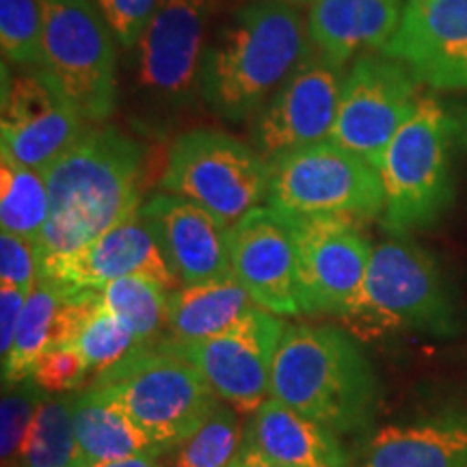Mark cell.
I'll use <instances>...</instances> for the list:
<instances>
[{"label": "cell", "mask_w": 467, "mask_h": 467, "mask_svg": "<svg viewBox=\"0 0 467 467\" xmlns=\"http://www.w3.org/2000/svg\"><path fill=\"white\" fill-rule=\"evenodd\" d=\"M145 150L115 126L91 124L46 169L50 219L39 265L74 254L141 208Z\"/></svg>", "instance_id": "obj_1"}, {"label": "cell", "mask_w": 467, "mask_h": 467, "mask_svg": "<svg viewBox=\"0 0 467 467\" xmlns=\"http://www.w3.org/2000/svg\"><path fill=\"white\" fill-rule=\"evenodd\" d=\"M312 52L307 22L290 3H251L208 42L203 102L221 119L241 124L266 107Z\"/></svg>", "instance_id": "obj_2"}, {"label": "cell", "mask_w": 467, "mask_h": 467, "mask_svg": "<svg viewBox=\"0 0 467 467\" xmlns=\"http://www.w3.org/2000/svg\"><path fill=\"white\" fill-rule=\"evenodd\" d=\"M377 375L340 329L285 325L271 372V396L334 433L370 424L379 405Z\"/></svg>", "instance_id": "obj_3"}, {"label": "cell", "mask_w": 467, "mask_h": 467, "mask_svg": "<svg viewBox=\"0 0 467 467\" xmlns=\"http://www.w3.org/2000/svg\"><path fill=\"white\" fill-rule=\"evenodd\" d=\"M457 117L435 98H420L411 119L385 151L381 171L383 225L392 236L426 230L454 200L452 154Z\"/></svg>", "instance_id": "obj_4"}, {"label": "cell", "mask_w": 467, "mask_h": 467, "mask_svg": "<svg viewBox=\"0 0 467 467\" xmlns=\"http://www.w3.org/2000/svg\"><path fill=\"white\" fill-rule=\"evenodd\" d=\"M342 318L368 327L370 334L416 331L443 337L461 329L440 266L407 236H392L372 247L364 284Z\"/></svg>", "instance_id": "obj_5"}, {"label": "cell", "mask_w": 467, "mask_h": 467, "mask_svg": "<svg viewBox=\"0 0 467 467\" xmlns=\"http://www.w3.org/2000/svg\"><path fill=\"white\" fill-rule=\"evenodd\" d=\"M89 385L124 409L162 452L182 441L221 400L202 372L167 342L137 348Z\"/></svg>", "instance_id": "obj_6"}, {"label": "cell", "mask_w": 467, "mask_h": 467, "mask_svg": "<svg viewBox=\"0 0 467 467\" xmlns=\"http://www.w3.org/2000/svg\"><path fill=\"white\" fill-rule=\"evenodd\" d=\"M268 182L271 162L254 145L213 128H195L180 134L169 150L161 189L206 208L232 230L266 202Z\"/></svg>", "instance_id": "obj_7"}, {"label": "cell", "mask_w": 467, "mask_h": 467, "mask_svg": "<svg viewBox=\"0 0 467 467\" xmlns=\"http://www.w3.org/2000/svg\"><path fill=\"white\" fill-rule=\"evenodd\" d=\"M266 202L282 217L375 219L385 206L383 178L361 156L320 141L271 161Z\"/></svg>", "instance_id": "obj_8"}, {"label": "cell", "mask_w": 467, "mask_h": 467, "mask_svg": "<svg viewBox=\"0 0 467 467\" xmlns=\"http://www.w3.org/2000/svg\"><path fill=\"white\" fill-rule=\"evenodd\" d=\"M115 42L91 0H44L42 67L87 124H102L117 107Z\"/></svg>", "instance_id": "obj_9"}, {"label": "cell", "mask_w": 467, "mask_h": 467, "mask_svg": "<svg viewBox=\"0 0 467 467\" xmlns=\"http://www.w3.org/2000/svg\"><path fill=\"white\" fill-rule=\"evenodd\" d=\"M213 0H161L137 44L134 83L148 107L184 110L202 93Z\"/></svg>", "instance_id": "obj_10"}, {"label": "cell", "mask_w": 467, "mask_h": 467, "mask_svg": "<svg viewBox=\"0 0 467 467\" xmlns=\"http://www.w3.org/2000/svg\"><path fill=\"white\" fill-rule=\"evenodd\" d=\"M418 104V80L407 66L385 55H361L344 74L329 141L381 169L389 143Z\"/></svg>", "instance_id": "obj_11"}, {"label": "cell", "mask_w": 467, "mask_h": 467, "mask_svg": "<svg viewBox=\"0 0 467 467\" xmlns=\"http://www.w3.org/2000/svg\"><path fill=\"white\" fill-rule=\"evenodd\" d=\"M285 323L255 307L223 334L200 342H171L206 379L214 394L238 413H254L271 396V372Z\"/></svg>", "instance_id": "obj_12"}, {"label": "cell", "mask_w": 467, "mask_h": 467, "mask_svg": "<svg viewBox=\"0 0 467 467\" xmlns=\"http://www.w3.org/2000/svg\"><path fill=\"white\" fill-rule=\"evenodd\" d=\"M132 275L148 277L169 292L182 288L141 208L74 254L42 262L37 282L78 296Z\"/></svg>", "instance_id": "obj_13"}, {"label": "cell", "mask_w": 467, "mask_h": 467, "mask_svg": "<svg viewBox=\"0 0 467 467\" xmlns=\"http://www.w3.org/2000/svg\"><path fill=\"white\" fill-rule=\"evenodd\" d=\"M89 126L44 67L5 78L0 151L14 161L46 173Z\"/></svg>", "instance_id": "obj_14"}, {"label": "cell", "mask_w": 467, "mask_h": 467, "mask_svg": "<svg viewBox=\"0 0 467 467\" xmlns=\"http://www.w3.org/2000/svg\"><path fill=\"white\" fill-rule=\"evenodd\" d=\"M295 232L303 314L342 317L364 284L372 247L353 223L337 217H285Z\"/></svg>", "instance_id": "obj_15"}, {"label": "cell", "mask_w": 467, "mask_h": 467, "mask_svg": "<svg viewBox=\"0 0 467 467\" xmlns=\"http://www.w3.org/2000/svg\"><path fill=\"white\" fill-rule=\"evenodd\" d=\"M344 67L317 50L254 117L251 143L271 162L288 151L329 141L336 126Z\"/></svg>", "instance_id": "obj_16"}, {"label": "cell", "mask_w": 467, "mask_h": 467, "mask_svg": "<svg viewBox=\"0 0 467 467\" xmlns=\"http://www.w3.org/2000/svg\"><path fill=\"white\" fill-rule=\"evenodd\" d=\"M381 55L407 66L418 83L467 91V0H407Z\"/></svg>", "instance_id": "obj_17"}, {"label": "cell", "mask_w": 467, "mask_h": 467, "mask_svg": "<svg viewBox=\"0 0 467 467\" xmlns=\"http://www.w3.org/2000/svg\"><path fill=\"white\" fill-rule=\"evenodd\" d=\"M234 277L255 306L275 317L303 314L296 279V243L288 219L258 206L230 230Z\"/></svg>", "instance_id": "obj_18"}, {"label": "cell", "mask_w": 467, "mask_h": 467, "mask_svg": "<svg viewBox=\"0 0 467 467\" xmlns=\"http://www.w3.org/2000/svg\"><path fill=\"white\" fill-rule=\"evenodd\" d=\"M143 217L182 285L232 277L230 227L184 197L159 192L141 203Z\"/></svg>", "instance_id": "obj_19"}, {"label": "cell", "mask_w": 467, "mask_h": 467, "mask_svg": "<svg viewBox=\"0 0 467 467\" xmlns=\"http://www.w3.org/2000/svg\"><path fill=\"white\" fill-rule=\"evenodd\" d=\"M355 467H467V402L381 426Z\"/></svg>", "instance_id": "obj_20"}, {"label": "cell", "mask_w": 467, "mask_h": 467, "mask_svg": "<svg viewBox=\"0 0 467 467\" xmlns=\"http://www.w3.org/2000/svg\"><path fill=\"white\" fill-rule=\"evenodd\" d=\"M238 459L244 465L347 467L348 454L334 431L268 396L244 426Z\"/></svg>", "instance_id": "obj_21"}, {"label": "cell", "mask_w": 467, "mask_h": 467, "mask_svg": "<svg viewBox=\"0 0 467 467\" xmlns=\"http://www.w3.org/2000/svg\"><path fill=\"white\" fill-rule=\"evenodd\" d=\"M98 306H100L98 292L66 296L50 285L37 282L26 299L14 347L3 359L5 388H16L33 379L35 368L39 366L46 353L69 347Z\"/></svg>", "instance_id": "obj_22"}, {"label": "cell", "mask_w": 467, "mask_h": 467, "mask_svg": "<svg viewBox=\"0 0 467 467\" xmlns=\"http://www.w3.org/2000/svg\"><path fill=\"white\" fill-rule=\"evenodd\" d=\"M402 0H312L307 31L314 50L336 66L381 50L399 28Z\"/></svg>", "instance_id": "obj_23"}, {"label": "cell", "mask_w": 467, "mask_h": 467, "mask_svg": "<svg viewBox=\"0 0 467 467\" xmlns=\"http://www.w3.org/2000/svg\"><path fill=\"white\" fill-rule=\"evenodd\" d=\"M258 307L236 277L213 279L169 292L167 331L171 342H200L223 334Z\"/></svg>", "instance_id": "obj_24"}, {"label": "cell", "mask_w": 467, "mask_h": 467, "mask_svg": "<svg viewBox=\"0 0 467 467\" xmlns=\"http://www.w3.org/2000/svg\"><path fill=\"white\" fill-rule=\"evenodd\" d=\"M74 433L87 467L102 461L128 459L145 452H162L130 416L96 388L74 392Z\"/></svg>", "instance_id": "obj_25"}, {"label": "cell", "mask_w": 467, "mask_h": 467, "mask_svg": "<svg viewBox=\"0 0 467 467\" xmlns=\"http://www.w3.org/2000/svg\"><path fill=\"white\" fill-rule=\"evenodd\" d=\"M50 219L46 175L0 151V227L37 247Z\"/></svg>", "instance_id": "obj_26"}, {"label": "cell", "mask_w": 467, "mask_h": 467, "mask_svg": "<svg viewBox=\"0 0 467 467\" xmlns=\"http://www.w3.org/2000/svg\"><path fill=\"white\" fill-rule=\"evenodd\" d=\"M74 392L39 400L20 452L22 467H87L74 433Z\"/></svg>", "instance_id": "obj_27"}, {"label": "cell", "mask_w": 467, "mask_h": 467, "mask_svg": "<svg viewBox=\"0 0 467 467\" xmlns=\"http://www.w3.org/2000/svg\"><path fill=\"white\" fill-rule=\"evenodd\" d=\"M244 431L238 411L219 400L182 441L161 454L162 467H227L238 459Z\"/></svg>", "instance_id": "obj_28"}, {"label": "cell", "mask_w": 467, "mask_h": 467, "mask_svg": "<svg viewBox=\"0 0 467 467\" xmlns=\"http://www.w3.org/2000/svg\"><path fill=\"white\" fill-rule=\"evenodd\" d=\"M102 306L130 327L141 347H154L167 329L169 290L148 277L115 279L98 290Z\"/></svg>", "instance_id": "obj_29"}, {"label": "cell", "mask_w": 467, "mask_h": 467, "mask_svg": "<svg viewBox=\"0 0 467 467\" xmlns=\"http://www.w3.org/2000/svg\"><path fill=\"white\" fill-rule=\"evenodd\" d=\"M72 347L85 358L93 381L98 375L107 372L109 368L117 366L134 350L141 348V344H139L130 327L119 317H115L113 312H109L100 301V306L87 320L80 334L76 336Z\"/></svg>", "instance_id": "obj_30"}, {"label": "cell", "mask_w": 467, "mask_h": 467, "mask_svg": "<svg viewBox=\"0 0 467 467\" xmlns=\"http://www.w3.org/2000/svg\"><path fill=\"white\" fill-rule=\"evenodd\" d=\"M0 46L22 67L44 63V0H0Z\"/></svg>", "instance_id": "obj_31"}, {"label": "cell", "mask_w": 467, "mask_h": 467, "mask_svg": "<svg viewBox=\"0 0 467 467\" xmlns=\"http://www.w3.org/2000/svg\"><path fill=\"white\" fill-rule=\"evenodd\" d=\"M44 396L39 394L37 383L33 379L20 383V388L11 389L3 396V405H0V454H3V465L7 467L20 459L22 446L31 429L35 411H37L39 400Z\"/></svg>", "instance_id": "obj_32"}, {"label": "cell", "mask_w": 467, "mask_h": 467, "mask_svg": "<svg viewBox=\"0 0 467 467\" xmlns=\"http://www.w3.org/2000/svg\"><path fill=\"white\" fill-rule=\"evenodd\" d=\"M91 377L89 366L83 355L72 344L46 353L39 366L35 368L33 381L39 389L48 394H67L76 392Z\"/></svg>", "instance_id": "obj_33"}, {"label": "cell", "mask_w": 467, "mask_h": 467, "mask_svg": "<svg viewBox=\"0 0 467 467\" xmlns=\"http://www.w3.org/2000/svg\"><path fill=\"white\" fill-rule=\"evenodd\" d=\"M113 31L117 44L126 50L137 48L161 0H91Z\"/></svg>", "instance_id": "obj_34"}, {"label": "cell", "mask_w": 467, "mask_h": 467, "mask_svg": "<svg viewBox=\"0 0 467 467\" xmlns=\"http://www.w3.org/2000/svg\"><path fill=\"white\" fill-rule=\"evenodd\" d=\"M39 279L37 247L16 234H0V285H14L31 295Z\"/></svg>", "instance_id": "obj_35"}, {"label": "cell", "mask_w": 467, "mask_h": 467, "mask_svg": "<svg viewBox=\"0 0 467 467\" xmlns=\"http://www.w3.org/2000/svg\"><path fill=\"white\" fill-rule=\"evenodd\" d=\"M28 292L14 288V285H0V355L7 358L14 347L17 325L25 312Z\"/></svg>", "instance_id": "obj_36"}, {"label": "cell", "mask_w": 467, "mask_h": 467, "mask_svg": "<svg viewBox=\"0 0 467 467\" xmlns=\"http://www.w3.org/2000/svg\"><path fill=\"white\" fill-rule=\"evenodd\" d=\"M161 454L162 452H145V454H137V457L102 461V463H91L89 467H162L161 465Z\"/></svg>", "instance_id": "obj_37"}, {"label": "cell", "mask_w": 467, "mask_h": 467, "mask_svg": "<svg viewBox=\"0 0 467 467\" xmlns=\"http://www.w3.org/2000/svg\"><path fill=\"white\" fill-rule=\"evenodd\" d=\"M284 3H290V5H303V3H312V0H284Z\"/></svg>", "instance_id": "obj_38"}, {"label": "cell", "mask_w": 467, "mask_h": 467, "mask_svg": "<svg viewBox=\"0 0 467 467\" xmlns=\"http://www.w3.org/2000/svg\"><path fill=\"white\" fill-rule=\"evenodd\" d=\"M227 467H244V465L241 463V459H236V461H232V463L227 465Z\"/></svg>", "instance_id": "obj_39"}, {"label": "cell", "mask_w": 467, "mask_h": 467, "mask_svg": "<svg viewBox=\"0 0 467 467\" xmlns=\"http://www.w3.org/2000/svg\"><path fill=\"white\" fill-rule=\"evenodd\" d=\"M241 463H243V461H241ZM244 467H288V465H244Z\"/></svg>", "instance_id": "obj_40"}]
</instances>
